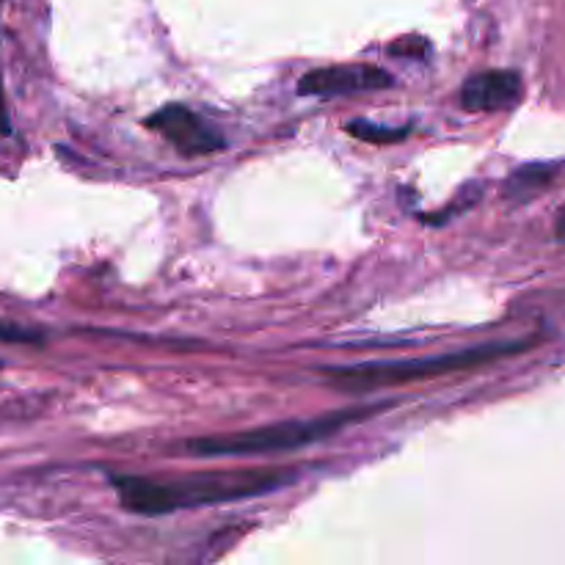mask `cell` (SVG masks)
Returning a JSON list of instances; mask_svg holds the SVG:
<instances>
[{
  "instance_id": "1",
  "label": "cell",
  "mask_w": 565,
  "mask_h": 565,
  "mask_svg": "<svg viewBox=\"0 0 565 565\" xmlns=\"http://www.w3.org/2000/svg\"><path fill=\"white\" fill-rule=\"evenodd\" d=\"M296 480L292 469H241V472L185 475V478L154 480L141 475H114L110 486L116 489L121 508L138 516H166L185 508L224 505V502L254 500L274 494Z\"/></svg>"
},
{
  "instance_id": "2",
  "label": "cell",
  "mask_w": 565,
  "mask_h": 565,
  "mask_svg": "<svg viewBox=\"0 0 565 565\" xmlns=\"http://www.w3.org/2000/svg\"><path fill=\"white\" fill-rule=\"evenodd\" d=\"M539 342V337H524V340L505 342H483V345L463 348V351L439 353V356H419V359H397V362H364L353 367H329L323 370L326 379L340 384L342 390L364 392V390H384V386L412 384V381L439 379V375L461 373V370L483 367V364L497 362V359L516 356Z\"/></svg>"
},
{
  "instance_id": "3",
  "label": "cell",
  "mask_w": 565,
  "mask_h": 565,
  "mask_svg": "<svg viewBox=\"0 0 565 565\" xmlns=\"http://www.w3.org/2000/svg\"><path fill=\"white\" fill-rule=\"evenodd\" d=\"M395 406V401L379 403V406H362V408H342V412L326 414V417L312 419H287V423L265 425V428L241 430V434H224V436H204V439L188 441V452L199 458H215V456H263V452H287L298 450V447H309L315 441L331 439V436L342 434L351 425L362 423V419L381 414L384 408Z\"/></svg>"
},
{
  "instance_id": "4",
  "label": "cell",
  "mask_w": 565,
  "mask_h": 565,
  "mask_svg": "<svg viewBox=\"0 0 565 565\" xmlns=\"http://www.w3.org/2000/svg\"><path fill=\"white\" fill-rule=\"evenodd\" d=\"M143 125H147L149 130L160 132L166 141L174 143L182 154H207L226 147L224 136H221L210 121H204L202 116L193 114L191 108H185V105L180 103L158 108L152 116L143 119Z\"/></svg>"
},
{
  "instance_id": "5",
  "label": "cell",
  "mask_w": 565,
  "mask_h": 565,
  "mask_svg": "<svg viewBox=\"0 0 565 565\" xmlns=\"http://www.w3.org/2000/svg\"><path fill=\"white\" fill-rule=\"evenodd\" d=\"M395 86V75L375 64H337L307 72L298 81V94L307 97H342V94L381 92Z\"/></svg>"
},
{
  "instance_id": "6",
  "label": "cell",
  "mask_w": 565,
  "mask_h": 565,
  "mask_svg": "<svg viewBox=\"0 0 565 565\" xmlns=\"http://www.w3.org/2000/svg\"><path fill=\"white\" fill-rule=\"evenodd\" d=\"M522 75L513 70H489L469 77L461 88L467 110H505L522 99Z\"/></svg>"
},
{
  "instance_id": "7",
  "label": "cell",
  "mask_w": 565,
  "mask_h": 565,
  "mask_svg": "<svg viewBox=\"0 0 565 565\" xmlns=\"http://www.w3.org/2000/svg\"><path fill=\"white\" fill-rule=\"evenodd\" d=\"M561 169L563 166L552 163V160L550 163H546V160H541V163L519 166V169L505 180L502 193H505V199H511L513 204L530 202V199L539 196V193L544 191V188L550 185L557 174H561Z\"/></svg>"
},
{
  "instance_id": "8",
  "label": "cell",
  "mask_w": 565,
  "mask_h": 565,
  "mask_svg": "<svg viewBox=\"0 0 565 565\" xmlns=\"http://www.w3.org/2000/svg\"><path fill=\"white\" fill-rule=\"evenodd\" d=\"M345 132H351L353 138L359 141H370V143H395L403 141V138L412 132V127H384L375 125V121H364V119H353L345 121Z\"/></svg>"
},
{
  "instance_id": "9",
  "label": "cell",
  "mask_w": 565,
  "mask_h": 565,
  "mask_svg": "<svg viewBox=\"0 0 565 565\" xmlns=\"http://www.w3.org/2000/svg\"><path fill=\"white\" fill-rule=\"evenodd\" d=\"M480 196H483V185H467L463 191H458V196L452 199L445 210H441V215H434V218H425V221H428V224H445L447 218H452V215H461L463 210L472 207Z\"/></svg>"
},
{
  "instance_id": "10",
  "label": "cell",
  "mask_w": 565,
  "mask_h": 565,
  "mask_svg": "<svg viewBox=\"0 0 565 565\" xmlns=\"http://www.w3.org/2000/svg\"><path fill=\"white\" fill-rule=\"evenodd\" d=\"M392 55H406V58H425L430 53V42L423 36H403L390 47Z\"/></svg>"
},
{
  "instance_id": "11",
  "label": "cell",
  "mask_w": 565,
  "mask_h": 565,
  "mask_svg": "<svg viewBox=\"0 0 565 565\" xmlns=\"http://www.w3.org/2000/svg\"><path fill=\"white\" fill-rule=\"evenodd\" d=\"M44 337L39 331L22 329V326L11 323V320H0V342H28V345H36Z\"/></svg>"
},
{
  "instance_id": "12",
  "label": "cell",
  "mask_w": 565,
  "mask_h": 565,
  "mask_svg": "<svg viewBox=\"0 0 565 565\" xmlns=\"http://www.w3.org/2000/svg\"><path fill=\"white\" fill-rule=\"evenodd\" d=\"M0 132H11L9 110H6V97H3V81H0Z\"/></svg>"
},
{
  "instance_id": "13",
  "label": "cell",
  "mask_w": 565,
  "mask_h": 565,
  "mask_svg": "<svg viewBox=\"0 0 565 565\" xmlns=\"http://www.w3.org/2000/svg\"><path fill=\"white\" fill-rule=\"evenodd\" d=\"M557 235L565 237V207L561 210V218H557Z\"/></svg>"
},
{
  "instance_id": "14",
  "label": "cell",
  "mask_w": 565,
  "mask_h": 565,
  "mask_svg": "<svg viewBox=\"0 0 565 565\" xmlns=\"http://www.w3.org/2000/svg\"><path fill=\"white\" fill-rule=\"evenodd\" d=\"M0 367H3V362H0Z\"/></svg>"
}]
</instances>
